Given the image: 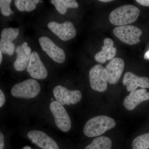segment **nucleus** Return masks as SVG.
Returning a JSON list of instances; mask_svg holds the SVG:
<instances>
[{"instance_id":"obj_1","label":"nucleus","mask_w":149,"mask_h":149,"mask_svg":"<svg viewBox=\"0 0 149 149\" xmlns=\"http://www.w3.org/2000/svg\"><path fill=\"white\" fill-rule=\"evenodd\" d=\"M116 124L115 121L111 118L104 115L98 116L87 121L83 132L87 137H97L113 128Z\"/></svg>"},{"instance_id":"obj_2","label":"nucleus","mask_w":149,"mask_h":149,"mask_svg":"<svg viewBox=\"0 0 149 149\" xmlns=\"http://www.w3.org/2000/svg\"><path fill=\"white\" fill-rule=\"evenodd\" d=\"M140 10L138 8L131 5H125L116 8L109 15L111 23L116 26H125L131 24L137 20Z\"/></svg>"},{"instance_id":"obj_3","label":"nucleus","mask_w":149,"mask_h":149,"mask_svg":"<svg viewBox=\"0 0 149 149\" xmlns=\"http://www.w3.org/2000/svg\"><path fill=\"white\" fill-rule=\"evenodd\" d=\"M41 91V87L37 81L29 79L14 85L11 90L13 97L23 98L35 97Z\"/></svg>"},{"instance_id":"obj_4","label":"nucleus","mask_w":149,"mask_h":149,"mask_svg":"<svg viewBox=\"0 0 149 149\" xmlns=\"http://www.w3.org/2000/svg\"><path fill=\"white\" fill-rule=\"evenodd\" d=\"M89 80L91 88L94 91L100 92L106 91L108 76L105 68L100 64L93 66L89 72Z\"/></svg>"},{"instance_id":"obj_5","label":"nucleus","mask_w":149,"mask_h":149,"mask_svg":"<svg viewBox=\"0 0 149 149\" xmlns=\"http://www.w3.org/2000/svg\"><path fill=\"white\" fill-rule=\"evenodd\" d=\"M113 34L123 42L132 45L140 42L142 32L136 26L125 25L115 28Z\"/></svg>"},{"instance_id":"obj_6","label":"nucleus","mask_w":149,"mask_h":149,"mask_svg":"<svg viewBox=\"0 0 149 149\" xmlns=\"http://www.w3.org/2000/svg\"><path fill=\"white\" fill-rule=\"evenodd\" d=\"M50 109L57 127L63 132H68L71 128V120L63 105L58 102L53 101L50 105Z\"/></svg>"},{"instance_id":"obj_7","label":"nucleus","mask_w":149,"mask_h":149,"mask_svg":"<svg viewBox=\"0 0 149 149\" xmlns=\"http://www.w3.org/2000/svg\"><path fill=\"white\" fill-rule=\"evenodd\" d=\"M53 94L56 101L62 105L76 104L81 100L82 97V93L80 91H70L60 85L54 88Z\"/></svg>"},{"instance_id":"obj_8","label":"nucleus","mask_w":149,"mask_h":149,"mask_svg":"<svg viewBox=\"0 0 149 149\" xmlns=\"http://www.w3.org/2000/svg\"><path fill=\"white\" fill-rule=\"evenodd\" d=\"M47 26L53 33L63 41H68L76 36V30L71 22L67 21L61 24L51 22L48 23Z\"/></svg>"},{"instance_id":"obj_9","label":"nucleus","mask_w":149,"mask_h":149,"mask_svg":"<svg viewBox=\"0 0 149 149\" xmlns=\"http://www.w3.org/2000/svg\"><path fill=\"white\" fill-rule=\"evenodd\" d=\"M39 42L43 50L54 61L59 63H63L65 61L64 51L56 45L49 37H40Z\"/></svg>"},{"instance_id":"obj_10","label":"nucleus","mask_w":149,"mask_h":149,"mask_svg":"<svg viewBox=\"0 0 149 149\" xmlns=\"http://www.w3.org/2000/svg\"><path fill=\"white\" fill-rule=\"evenodd\" d=\"M27 71L34 79L42 80L47 76V70L41 61L40 56L35 51L31 53Z\"/></svg>"},{"instance_id":"obj_11","label":"nucleus","mask_w":149,"mask_h":149,"mask_svg":"<svg viewBox=\"0 0 149 149\" xmlns=\"http://www.w3.org/2000/svg\"><path fill=\"white\" fill-rule=\"evenodd\" d=\"M27 137L32 143L43 149H59L54 140L40 130H33L27 133Z\"/></svg>"},{"instance_id":"obj_12","label":"nucleus","mask_w":149,"mask_h":149,"mask_svg":"<svg viewBox=\"0 0 149 149\" xmlns=\"http://www.w3.org/2000/svg\"><path fill=\"white\" fill-rule=\"evenodd\" d=\"M15 52L16 59L14 63L15 69L17 71H22L27 68L31 56V49L28 46L27 42H24L21 45L17 46Z\"/></svg>"},{"instance_id":"obj_13","label":"nucleus","mask_w":149,"mask_h":149,"mask_svg":"<svg viewBox=\"0 0 149 149\" xmlns=\"http://www.w3.org/2000/svg\"><path fill=\"white\" fill-rule=\"evenodd\" d=\"M124 62L120 58H115L111 61L105 68L108 76V82L112 85L116 84L124 70Z\"/></svg>"},{"instance_id":"obj_14","label":"nucleus","mask_w":149,"mask_h":149,"mask_svg":"<svg viewBox=\"0 0 149 149\" xmlns=\"http://www.w3.org/2000/svg\"><path fill=\"white\" fill-rule=\"evenodd\" d=\"M149 100V93L146 89L135 90L130 92L124 99L123 105L128 110H133L142 102Z\"/></svg>"},{"instance_id":"obj_15","label":"nucleus","mask_w":149,"mask_h":149,"mask_svg":"<svg viewBox=\"0 0 149 149\" xmlns=\"http://www.w3.org/2000/svg\"><path fill=\"white\" fill-rule=\"evenodd\" d=\"M123 83L126 86L127 91L129 92L135 91L139 87L142 89L149 88V78L139 77L132 72H127L124 74Z\"/></svg>"},{"instance_id":"obj_16","label":"nucleus","mask_w":149,"mask_h":149,"mask_svg":"<svg viewBox=\"0 0 149 149\" xmlns=\"http://www.w3.org/2000/svg\"><path fill=\"white\" fill-rule=\"evenodd\" d=\"M113 41L110 38H105L104 40V46L102 47V50L96 54L95 59L100 63H104L107 61L113 58L117 50L113 47Z\"/></svg>"},{"instance_id":"obj_17","label":"nucleus","mask_w":149,"mask_h":149,"mask_svg":"<svg viewBox=\"0 0 149 149\" xmlns=\"http://www.w3.org/2000/svg\"><path fill=\"white\" fill-rule=\"evenodd\" d=\"M19 32L18 28L13 27L4 28L2 30L0 40V51L3 54H7L9 46L18 36Z\"/></svg>"},{"instance_id":"obj_18","label":"nucleus","mask_w":149,"mask_h":149,"mask_svg":"<svg viewBox=\"0 0 149 149\" xmlns=\"http://www.w3.org/2000/svg\"><path fill=\"white\" fill-rule=\"evenodd\" d=\"M51 2L62 15L66 13L68 8H75L79 7L78 3L74 0H52Z\"/></svg>"},{"instance_id":"obj_19","label":"nucleus","mask_w":149,"mask_h":149,"mask_svg":"<svg viewBox=\"0 0 149 149\" xmlns=\"http://www.w3.org/2000/svg\"><path fill=\"white\" fill-rule=\"evenodd\" d=\"M112 142L109 138L102 136L96 138L85 149H111Z\"/></svg>"},{"instance_id":"obj_20","label":"nucleus","mask_w":149,"mask_h":149,"mask_svg":"<svg viewBox=\"0 0 149 149\" xmlns=\"http://www.w3.org/2000/svg\"><path fill=\"white\" fill-rule=\"evenodd\" d=\"M133 149H149V133L142 134L133 140Z\"/></svg>"},{"instance_id":"obj_21","label":"nucleus","mask_w":149,"mask_h":149,"mask_svg":"<svg viewBox=\"0 0 149 149\" xmlns=\"http://www.w3.org/2000/svg\"><path fill=\"white\" fill-rule=\"evenodd\" d=\"M11 0H1L0 1V8L1 13L5 16H9L11 14L14 13L11 10L10 3Z\"/></svg>"},{"instance_id":"obj_22","label":"nucleus","mask_w":149,"mask_h":149,"mask_svg":"<svg viewBox=\"0 0 149 149\" xmlns=\"http://www.w3.org/2000/svg\"><path fill=\"white\" fill-rule=\"evenodd\" d=\"M40 1L39 0H25L24 9L27 12L32 11L36 8V5Z\"/></svg>"},{"instance_id":"obj_23","label":"nucleus","mask_w":149,"mask_h":149,"mask_svg":"<svg viewBox=\"0 0 149 149\" xmlns=\"http://www.w3.org/2000/svg\"><path fill=\"white\" fill-rule=\"evenodd\" d=\"M6 99L4 94L1 90H0V107H1L5 102Z\"/></svg>"},{"instance_id":"obj_24","label":"nucleus","mask_w":149,"mask_h":149,"mask_svg":"<svg viewBox=\"0 0 149 149\" xmlns=\"http://www.w3.org/2000/svg\"><path fill=\"white\" fill-rule=\"evenodd\" d=\"M15 49V47L14 44L13 42L9 46L7 54L9 56H12L14 53Z\"/></svg>"},{"instance_id":"obj_25","label":"nucleus","mask_w":149,"mask_h":149,"mask_svg":"<svg viewBox=\"0 0 149 149\" xmlns=\"http://www.w3.org/2000/svg\"><path fill=\"white\" fill-rule=\"evenodd\" d=\"M4 147V137L1 132H0V149H3Z\"/></svg>"},{"instance_id":"obj_26","label":"nucleus","mask_w":149,"mask_h":149,"mask_svg":"<svg viewBox=\"0 0 149 149\" xmlns=\"http://www.w3.org/2000/svg\"><path fill=\"white\" fill-rule=\"evenodd\" d=\"M136 1L141 5L149 6V0H136Z\"/></svg>"},{"instance_id":"obj_27","label":"nucleus","mask_w":149,"mask_h":149,"mask_svg":"<svg viewBox=\"0 0 149 149\" xmlns=\"http://www.w3.org/2000/svg\"><path fill=\"white\" fill-rule=\"evenodd\" d=\"M144 58L145 59L149 60V49L148 52H147L144 55Z\"/></svg>"},{"instance_id":"obj_28","label":"nucleus","mask_w":149,"mask_h":149,"mask_svg":"<svg viewBox=\"0 0 149 149\" xmlns=\"http://www.w3.org/2000/svg\"><path fill=\"white\" fill-rule=\"evenodd\" d=\"M2 53L1 51H0V64L1 63L3 60V56Z\"/></svg>"},{"instance_id":"obj_29","label":"nucleus","mask_w":149,"mask_h":149,"mask_svg":"<svg viewBox=\"0 0 149 149\" xmlns=\"http://www.w3.org/2000/svg\"><path fill=\"white\" fill-rule=\"evenodd\" d=\"M100 1L102 2H109L112 1L111 0H100Z\"/></svg>"},{"instance_id":"obj_30","label":"nucleus","mask_w":149,"mask_h":149,"mask_svg":"<svg viewBox=\"0 0 149 149\" xmlns=\"http://www.w3.org/2000/svg\"><path fill=\"white\" fill-rule=\"evenodd\" d=\"M23 149H31V148L28 146H26L24 147Z\"/></svg>"}]
</instances>
